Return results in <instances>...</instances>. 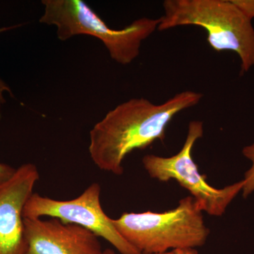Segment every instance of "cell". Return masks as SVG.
Here are the masks:
<instances>
[{
    "instance_id": "cell-1",
    "label": "cell",
    "mask_w": 254,
    "mask_h": 254,
    "mask_svg": "<svg viewBox=\"0 0 254 254\" xmlns=\"http://www.w3.org/2000/svg\"><path fill=\"white\" fill-rule=\"evenodd\" d=\"M203 95L185 91L161 104L145 98H132L107 113L90 131L88 147L95 165L103 171L121 175L127 155L163 141L167 127L175 116L200 103Z\"/></svg>"
},
{
    "instance_id": "cell-2",
    "label": "cell",
    "mask_w": 254,
    "mask_h": 254,
    "mask_svg": "<svg viewBox=\"0 0 254 254\" xmlns=\"http://www.w3.org/2000/svg\"><path fill=\"white\" fill-rule=\"evenodd\" d=\"M158 31L179 26L204 28L215 51L231 50L241 60V71L254 66V28L232 0H165Z\"/></svg>"
},
{
    "instance_id": "cell-3",
    "label": "cell",
    "mask_w": 254,
    "mask_h": 254,
    "mask_svg": "<svg viewBox=\"0 0 254 254\" xmlns=\"http://www.w3.org/2000/svg\"><path fill=\"white\" fill-rule=\"evenodd\" d=\"M118 231L141 254L200 247L210 234L203 211L194 198L180 200L177 208L163 213H125L113 219Z\"/></svg>"
},
{
    "instance_id": "cell-4",
    "label": "cell",
    "mask_w": 254,
    "mask_h": 254,
    "mask_svg": "<svg viewBox=\"0 0 254 254\" xmlns=\"http://www.w3.org/2000/svg\"><path fill=\"white\" fill-rule=\"evenodd\" d=\"M44 13L39 22L57 27L60 41L78 35L98 38L104 44L110 58L117 63L128 65L138 58L142 43L160 24V18H141L120 30L110 28L82 0H43Z\"/></svg>"
},
{
    "instance_id": "cell-5",
    "label": "cell",
    "mask_w": 254,
    "mask_h": 254,
    "mask_svg": "<svg viewBox=\"0 0 254 254\" xmlns=\"http://www.w3.org/2000/svg\"><path fill=\"white\" fill-rule=\"evenodd\" d=\"M203 123L190 121L183 147L171 157L147 155L142 160L143 167L150 177L160 182L176 180L180 186L190 192L198 207L212 216H221L232 200L242 190L244 180L225 188H213L198 170L192 156L195 142L203 136Z\"/></svg>"
},
{
    "instance_id": "cell-6",
    "label": "cell",
    "mask_w": 254,
    "mask_h": 254,
    "mask_svg": "<svg viewBox=\"0 0 254 254\" xmlns=\"http://www.w3.org/2000/svg\"><path fill=\"white\" fill-rule=\"evenodd\" d=\"M100 193L98 183L92 184L79 196L71 200H55L33 193L25 205L23 217H50L79 225L104 239L121 254H141L120 235L113 219L105 214L100 203Z\"/></svg>"
},
{
    "instance_id": "cell-7",
    "label": "cell",
    "mask_w": 254,
    "mask_h": 254,
    "mask_svg": "<svg viewBox=\"0 0 254 254\" xmlns=\"http://www.w3.org/2000/svg\"><path fill=\"white\" fill-rule=\"evenodd\" d=\"M39 178L36 165L23 164L0 185V254H27L23 210Z\"/></svg>"
},
{
    "instance_id": "cell-8",
    "label": "cell",
    "mask_w": 254,
    "mask_h": 254,
    "mask_svg": "<svg viewBox=\"0 0 254 254\" xmlns=\"http://www.w3.org/2000/svg\"><path fill=\"white\" fill-rule=\"evenodd\" d=\"M27 254H104L98 237L56 218H23Z\"/></svg>"
},
{
    "instance_id": "cell-9",
    "label": "cell",
    "mask_w": 254,
    "mask_h": 254,
    "mask_svg": "<svg viewBox=\"0 0 254 254\" xmlns=\"http://www.w3.org/2000/svg\"><path fill=\"white\" fill-rule=\"evenodd\" d=\"M244 156L252 162V167L248 171L246 172L244 179L243 196L247 198L252 192L254 191V143L247 145L242 150Z\"/></svg>"
},
{
    "instance_id": "cell-10",
    "label": "cell",
    "mask_w": 254,
    "mask_h": 254,
    "mask_svg": "<svg viewBox=\"0 0 254 254\" xmlns=\"http://www.w3.org/2000/svg\"><path fill=\"white\" fill-rule=\"evenodd\" d=\"M232 1L252 21L254 18V0H232Z\"/></svg>"
},
{
    "instance_id": "cell-11",
    "label": "cell",
    "mask_w": 254,
    "mask_h": 254,
    "mask_svg": "<svg viewBox=\"0 0 254 254\" xmlns=\"http://www.w3.org/2000/svg\"><path fill=\"white\" fill-rule=\"evenodd\" d=\"M16 169L0 163V185L8 181L14 175Z\"/></svg>"
},
{
    "instance_id": "cell-12",
    "label": "cell",
    "mask_w": 254,
    "mask_h": 254,
    "mask_svg": "<svg viewBox=\"0 0 254 254\" xmlns=\"http://www.w3.org/2000/svg\"><path fill=\"white\" fill-rule=\"evenodd\" d=\"M16 27H17V26H10V27L0 28V33H1V32L3 31H9V30L13 29V28ZM4 91L9 92L10 94L12 95V93H11V90H10L9 86H6V83L0 79V103H4V98H3V92Z\"/></svg>"
},
{
    "instance_id": "cell-13",
    "label": "cell",
    "mask_w": 254,
    "mask_h": 254,
    "mask_svg": "<svg viewBox=\"0 0 254 254\" xmlns=\"http://www.w3.org/2000/svg\"><path fill=\"white\" fill-rule=\"evenodd\" d=\"M155 254H198V252L195 249L186 248L177 249V250L168 251V252H163V253Z\"/></svg>"
},
{
    "instance_id": "cell-14",
    "label": "cell",
    "mask_w": 254,
    "mask_h": 254,
    "mask_svg": "<svg viewBox=\"0 0 254 254\" xmlns=\"http://www.w3.org/2000/svg\"><path fill=\"white\" fill-rule=\"evenodd\" d=\"M104 254H117L114 252L113 250H110V249H108V250H104Z\"/></svg>"
}]
</instances>
